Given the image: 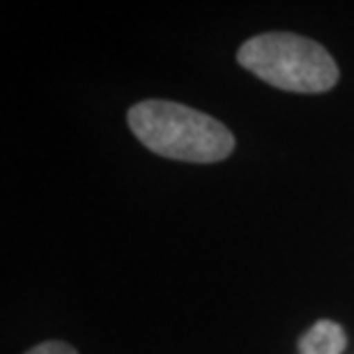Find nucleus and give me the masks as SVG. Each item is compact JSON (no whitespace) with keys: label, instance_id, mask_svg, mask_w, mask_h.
I'll list each match as a JSON object with an SVG mask.
<instances>
[{"label":"nucleus","instance_id":"1","mask_svg":"<svg viewBox=\"0 0 354 354\" xmlns=\"http://www.w3.org/2000/svg\"><path fill=\"white\" fill-rule=\"evenodd\" d=\"M133 136L159 157L216 164L235 150V136L207 113L166 99H145L127 113Z\"/></svg>","mask_w":354,"mask_h":354},{"label":"nucleus","instance_id":"2","mask_svg":"<svg viewBox=\"0 0 354 354\" xmlns=\"http://www.w3.org/2000/svg\"><path fill=\"white\" fill-rule=\"evenodd\" d=\"M237 62L269 86L320 95L338 83V65L322 44L292 32H265L244 41Z\"/></svg>","mask_w":354,"mask_h":354},{"label":"nucleus","instance_id":"3","mask_svg":"<svg viewBox=\"0 0 354 354\" xmlns=\"http://www.w3.org/2000/svg\"><path fill=\"white\" fill-rule=\"evenodd\" d=\"M348 345L341 324L331 320H317L299 341L301 354H341Z\"/></svg>","mask_w":354,"mask_h":354},{"label":"nucleus","instance_id":"4","mask_svg":"<svg viewBox=\"0 0 354 354\" xmlns=\"http://www.w3.org/2000/svg\"><path fill=\"white\" fill-rule=\"evenodd\" d=\"M26 354H79L69 343L62 341H44L39 345H35L32 350H28Z\"/></svg>","mask_w":354,"mask_h":354}]
</instances>
